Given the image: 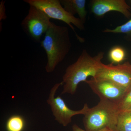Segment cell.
I'll use <instances>...</instances> for the list:
<instances>
[{"label": "cell", "instance_id": "18", "mask_svg": "<svg viewBox=\"0 0 131 131\" xmlns=\"http://www.w3.org/2000/svg\"></svg>", "mask_w": 131, "mask_h": 131}, {"label": "cell", "instance_id": "3", "mask_svg": "<svg viewBox=\"0 0 131 131\" xmlns=\"http://www.w3.org/2000/svg\"><path fill=\"white\" fill-rule=\"evenodd\" d=\"M117 103L105 99H100L97 105L89 108L83 119L85 129L98 131L105 128L116 131L119 113Z\"/></svg>", "mask_w": 131, "mask_h": 131}, {"label": "cell", "instance_id": "2", "mask_svg": "<svg viewBox=\"0 0 131 131\" xmlns=\"http://www.w3.org/2000/svg\"><path fill=\"white\" fill-rule=\"evenodd\" d=\"M47 57L46 72H53L58 65L63 61L71 49L69 32L68 27L52 23L40 42Z\"/></svg>", "mask_w": 131, "mask_h": 131}, {"label": "cell", "instance_id": "9", "mask_svg": "<svg viewBox=\"0 0 131 131\" xmlns=\"http://www.w3.org/2000/svg\"><path fill=\"white\" fill-rule=\"evenodd\" d=\"M90 7L91 13L99 18L108 12H115L122 14L127 19L131 18V7L125 0H91Z\"/></svg>", "mask_w": 131, "mask_h": 131}, {"label": "cell", "instance_id": "11", "mask_svg": "<svg viewBox=\"0 0 131 131\" xmlns=\"http://www.w3.org/2000/svg\"><path fill=\"white\" fill-rule=\"evenodd\" d=\"M116 131H131V110L119 112Z\"/></svg>", "mask_w": 131, "mask_h": 131}, {"label": "cell", "instance_id": "6", "mask_svg": "<svg viewBox=\"0 0 131 131\" xmlns=\"http://www.w3.org/2000/svg\"><path fill=\"white\" fill-rule=\"evenodd\" d=\"M50 20L41 9L30 5L28 14L21 21V25L34 40L39 42L42 35L46 33L52 24Z\"/></svg>", "mask_w": 131, "mask_h": 131}, {"label": "cell", "instance_id": "5", "mask_svg": "<svg viewBox=\"0 0 131 131\" xmlns=\"http://www.w3.org/2000/svg\"><path fill=\"white\" fill-rule=\"evenodd\" d=\"M63 84L62 82L56 83L51 89L47 103L50 106L51 110L55 119L59 124L67 126L71 122L72 118L77 115H84L89 108L87 103L84 104L81 110H74L70 109L66 105L61 96L55 97L57 90Z\"/></svg>", "mask_w": 131, "mask_h": 131}, {"label": "cell", "instance_id": "14", "mask_svg": "<svg viewBox=\"0 0 131 131\" xmlns=\"http://www.w3.org/2000/svg\"><path fill=\"white\" fill-rule=\"evenodd\" d=\"M102 31L104 33L125 34V39L131 42V18L126 23L121 25L118 26L113 29L106 28Z\"/></svg>", "mask_w": 131, "mask_h": 131}, {"label": "cell", "instance_id": "12", "mask_svg": "<svg viewBox=\"0 0 131 131\" xmlns=\"http://www.w3.org/2000/svg\"><path fill=\"white\" fill-rule=\"evenodd\" d=\"M126 53L125 49L119 46H114L109 51L108 58L111 63L120 64L125 59Z\"/></svg>", "mask_w": 131, "mask_h": 131}, {"label": "cell", "instance_id": "15", "mask_svg": "<svg viewBox=\"0 0 131 131\" xmlns=\"http://www.w3.org/2000/svg\"><path fill=\"white\" fill-rule=\"evenodd\" d=\"M117 105L120 112L131 110V88L127 90Z\"/></svg>", "mask_w": 131, "mask_h": 131}, {"label": "cell", "instance_id": "4", "mask_svg": "<svg viewBox=\"0 0 131 131\" xmlns=\"http://www.w3.org/2000/svg\"><path fill=\"white\" fill-rule=\"evenodd\" d=\"M29 5L34 6L46 14L50 18L63 21L73 30L75 36L81 43H84L85 39L76 32L73 25L80 30H85L84 24L79 18L69 13L63 7L59 0H24Z\"/></svg>", "mask_w": 131, "mask_h": 131}, {"label": "cell", "instance_id": "13", "mask_svg": "<svg viewBox=\"0 0 131 131\" xmlns=\"http://www.w3.org/2000/svg\"><path fill=\"white\" fill-rule=\"evenodd\" d=\"M24 118L19 115H13L9 117L6 127L7 131H22L25 126Z\"/></svg>", "mask_w": 131, "mask_h": 131}, {"label": "cell", "instance_id": "10", "mask_svg": "<svg viewBox=\"0 0 131 131\" xmlns=\"http://www.w3.org/2000/svg\"><path fill=\"white\" fill-rule=\"evenodd\" d=\"M66 11L74 16L77 14L84 24L86 20L88 12L86 8V0H61Z\"/></svg>", "mask_w": 131, "mask_h": 131}, {"label": "cell", "instance_id": "8", "mask_svg": "<svg viewBox=\"0 0 131 131\" xmlns=\"http://www.w3.org/2000/svg\"><path fill=\"white\" fill-rule=\"evenodd\" d=\"M100 99H105L118 103L127 90L106 80L91 78L85 82Z\"/></svg>", "mask_w": 131, "mask_h": 131}, {"label": "cell", "instance_id": "1", "mask_svg": "<svg viewBox=\"0 0 131 131\" xmlns=\"http://www.w3.org/2000/svg\"><path fill=\"white\" fill-rule=\"evenodd\" d=\"M105 53L98 52L94 56L83 50L77 60L67 67L62 77L63 90L62 94H74L80 83L85 82L89 77L94 78L102 68Z\"/></svg>", "mask_w": 131, "mask_h": 131}, {"label": "cell", "instance_id": "7", "mask_svg": "<svg viewBox=\"0 0 131 131\" xmlns=\"http://www.w3.org/2000/svg\"><path fill=\"white\" fill-rule=\"evenodd\" d=\"M93 78L108 80L128 90L131 88V63L126 62L117 65L103 64Z\"/></svg>", "mask_w": 131, "mask_h": 131}, {"label": "cell", "instance_id": "16", "mask_svg": "<svg viewBox=\"0 0 131 131\" xmlns=\"http://www.w3.org/2000/svg\"><path fill=\"white\" fill-rule=\"evenodd\" d=\"M4 3H5V2H3V1L1 2V5H0V10H1L0 20L1 21L2 20L5 19L6 18V14H5V8Z\"/></svg>", "mask_w": 131, "mask_h": 131}, {"label": "cell", "instance_id": "17", "mask_svg": "<svg viewBox=\"0 0 131 131\" xmlns=\"http://www.w3.org/2000/svg\"><path fill=\"white\" fill-rule=\"evenodd\" d=\"M72 130L73 131H89L86 130H83L80 128V127L78 126L76 124H74L73 125V126H72ZM98 131H112L109 129H107V128H105L102 129V130H100Z\"/></svg>", "mask_w": 131, "mask_h": 131}]
</instances>
